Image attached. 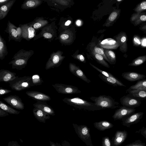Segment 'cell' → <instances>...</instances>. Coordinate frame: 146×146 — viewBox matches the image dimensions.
Segmentation results:
<instances>
[{
    "label": "cell",
    "mask_w": 146,
    "mask_h": 146,
    "mask_svg": "<svg viewBox=\"0 0 146 146\" xmlns=\"http://www.w3.org/2000/svg\"><path fill=\"white\" fill-rule=\"evenodd\" d=\"M34 53V51L32 50H28L21 49L14 54L12 60L9 64L11 65L12 69L21 70L25 67L28 60Z\"/></svg>",
    "instance_id": "obj_1"
},
{
    "label": "cell",
    "mask_w": 146,
    "mask_h": 146,
    "mask_svg": "<svg viewBox=\"0 0 146 146\" xmlns=\"http://www.w3.org/2000/svg\"><path fill=\"white\" fill-rule=\"evenodd\" d=\"M62 101L68 105L79 109L94 111L104 109L96 105L94 103L78 97L65 98L62 100Z\"/></svg>",
    "instance_id": "obj_2"
},
{
    "label": "cell",
    "mask_w": 146,
    "mask_h": 146,
    "mask_svg": "<svg viewBox=\"0 0 146 146\" xmlns=\"http://www.w3.org/2000/svg\"><path fill=\"white\" fill-rule=\"evenodd\" d=\"M57 28L56 25L55 21H53L48 24L40 30V32L33 38L35 40L41 38H43L48 41L51 42L57 38Z\"/></svg>",
    "instance_id": "obj_3"
},
{
    "label": "cell",
    "mask_w": 146,
    "mask_h": 146,
    "mask_svg": "<svg viewBox=\"0 0 146 146\" xmlns=\"http://www.w3.org/2000/svg\"><path fill=\"white\" fill-rule=\"evenodd\" d=\"M90 99L96 105L103 108L115 109L119 108V103L110 96L101 95L98 97H91Z\"/></svg>",
    "instance_id": "obj_4"
},
{
    "label": "cell",
    "mask_w": 146,
    "mask_h": 146,
    "mask_svg": "<svg viewBox=\"0 0 146 146\" xmlns=\"http://www.w3.org/2000/svg\"><path fill=\"white\" fill-rule=\"evenodd\" d=\"M9 86L13 90L19 91L33 86L31 77L25 76L19 77L8 83Z\"/></svg>",
    "instance_id": "obj_5"
},
{
    "label": "cell",
    "mask_w": 146,
    "mask_h": 146,
    "mask_svg": "<svg viewBox=\"0 0 146 146\" xmlns=\"http://www.w3.org/2000/svg\"><path fill=\"white\" fill-rule=\"evenodd\" d=\"M63 54V52L60 50L56 52H52L46 64V70H48L59 66L65 57L62 55Z\"/></svg>",
    "instance_id": "obj_6"
},
{
    "label": "cell",
    "mask_w": 146,
    "mask_h": 146,
    "mask_svg": "<svg viewBox=\"0 0 146 146\" xmlns=\"http://www.w3.org/2000/svg\"><path fill=\"white\" fill-rule=\"evenodd\" d=\"M52 86L58 93L66 94L80 93L81 92L78 88L72 85L61 83H56Z\"/></svg>",
    "instance_id": "obj_7"
},
{
    "label": "cell",
    "mask_w": 146,
    "mask_h": 146,
    "mask_svg": "<svg viewBox=\"0 0 146 146\" xmlns=\"http://www.w3.org/2000/svg\"><path fill=\"white\" fill-rule=\"evenodd\" d=\"M120 100L123 106L130 108L134 109L139 106L141 104L140 100L129 94L122 96L120 98Z\"/></svg>",
    "instance_id": "obj_8"
},
{
    "label": "cell",
    "mask_w": 146,
    "mask_h": 146,
    "mask_svg": "<svg viewBox=\"0 0 146 146\" xmlns=\"http://www.w3.org/2000/svg\"><path fill=\"white\" fill-rule=\"evenodd\" d=\"M22 30V38L29 41L34 38L36 35V31L31 26L29 23L19 25Z\"/></svg>",
    "instance_id": "obj_9"
},
{
    "label": "cell",
    "mask_w": 146,
    "mask_h": 146,
    "mask_svg": "<svg viewBox=\"0 0 146 146\" xmlns=\"http://www.w3.org/2000/svg\"><path fill=\"white\" fill-rule=\"evenodd\" d=\"M3 100L13 108L19 110H23L24 108L22 100L17 95H10L3 98Z\"/></svg>",
    "instance_id": "obj_10"
},
{
    "label": "cell",
    "mask_w": 146,
    "mask_h": 146,
    "mask_svg": "<svg viewBox=\"0 0 146 146\" xmlns=\"http://www.w3.org/2000/svg\"><path fill=\"white\" fill-rule=\"evenodd\" d=\"M135 110V109L120 106L115 111L112 117L115 119L120 120L134 113Z\"/></svg>",
    "instance_id": "obj_11"
},
{
    "label": "cell",
    "mask_w": 146,
    "mask_h": 146,
    "mask_svg": "<svg viewBox=\"0 0 146 146\" xmlns=\"http://www.w3.org/2000/svg\"><path fill=\"white\" fill-rule=\"evenodd\" d=\"M17 27L9 20L7 23V27L4 31L9 34L8 41L13 40L15 41L21 42V40L20 39L18 35L17 30Z\"/></svg>",
    "instance_id": "obj_12"
},
{
    "label": "cell",
    "mask_w": 146,
    "mask_h": 146,
    "mask_svg": "<svg viewBox=\"0 0 146 146\" xmlns=\"http://www.w3.org/2000/svg\"><path fill=\"white\" fill-rule=\"evenodd\" d=\"M115 38L119 45L120 50L122 52L126 53L128 49V38L126 33L121 32L115 36Z\"/></svg>",
    "instance_id": "obj_13"
},
{
    "label": "cell",
    "mask_w": 146,
    "mask_h": 146,
    "mask_svg": "<svg viewBox=\"0 0 146 146\" xmlns=\"http://www.w3.org/2000/svg\"><path fill=\"white\" fill-rule=\"evenodd\" d=\"M70 71L73 74L81 79L88 83L91 82L90 80L88 79L84 72L75 64L72 63H69V66Z\"/></svg>",
    "instance_id": "obj_14"
},
{
    "label": "cell",
    "mask_w": 146,
    "mask_h": 146,
    "mask_svg": "<svg viewBox=\"0 0 146 146\" xmlns=\"http://www.w3.org/2000/svg\"><path fill=\"white\" fill-rule=\"evenodd\" d=\"M143 114V112H139L134 113L129 115L124 119L123 125L127 127H129L131 125L139 121L142 118Z\"/></svg>",
    "instance_id": "obj_15"
},
{
    "label": "cell",
    "mask_w": 146,
    "mask_h": 146,
    "mask_svg": "<svg viewBox=\"0 0 146 146\" xmlns=\"http://www.w3.org/2000/svg\"><path fill=\"white\" fill-rule=\"evenodd\" d=\"M130 20L135 26L146 22V12L134 13L131 15Z\"/></svg>",
    "instance_id": "obj_16"
},
{
    "label": "cell",
    "mask_w": 146,
    "mask_h": 146,
    "mask_svg": "<svg viewBox=\"0 0 146 146\" xmlns=\"http://www.w3.org/2000/svg\"><path fill=\"white\" fill-rule=\"evenodd\" d=\"M73 39L72 32L70 30L66 29L60 33L55 40L58 39L61 43L66 45L70 43Z\"/></svg>",
    "instance_id": "obj_17"
},
{
    "label": "cell",
    "mask_w": 146,
    "mask_h": 146,
    "mask_svg": "<svg viewBox=\"0 0 146 146\" xmlns=\"http://www.w3.org/2000/svg\"><path fill=\"white\" fill-rule=\"evenodd\" d=\"M26 94L29 97L38 101L45 102L49 101L51 99L50 97L48 95L39 92L28 91L26 92Z\"/></svg>",
    "instance_id": "obj_18"
},
{
    "label": "cell",
    "mask_w": 146,
    "mask_h": 146,
    "mask_svg": "<svg viewBox=\"0 0 146 146\" xmlns=\"http://www.w3.org/2000/svg\"><path fill=\"white\" fill-rule=\"evenodd\" d=\"M29 23L37 32L49 24V22L43 17H36L33 21Z\"/></svg>",
    "instance_id": "obj_19"
},
{
    "label": "cell",
    "mask_w": 146,
    "mask_h": 146,
    "mask_svg": "<svg viewBox=\"0 0 146 146\" xmlns=\"http://www.w3.org/2000/svg\"><path fill=\"white\" fill-rule=\"evenodd\" d=\"M16 74L5 69L0 70V82H9L15 79L18 76H16Z\"/></svg>",
    "instance_id": "obj_20"
},
{
    "label": "cell",
    "mask_w": 146,
    "mask_h": 146,
    "mask_svg": "<svg viewBox=\"0 0 146 146\" xmlns=\"http://www.w3.org/2000/svg\"><path fill=\"white\" fill-rule=\"evenodd\" d=\"M121 76L125 79L131 82L144 80L146 77L144 74L134 72H124L122 74Z\"/></svg>",
    "instance_id": "obj_21"
},
{
    "label": "cell",
    "mask_w": 146,
    "mask_h": 146,
    "mask_svg": "<svg viewBox=\"0 0 146 146\" xmlns=\"http://www.w3.org/2000/svg\"><path fill=\"white\" fill-rule=\"evenodd\" d=\"M99 45L102 48L110 50L116 49L119 46L115 40L110 38L103 40L100 43Z\"/></svg>",
    "instance_id": "obj_22"
},
{
    "label": "cell",
    "mask_w": 146,
    "mask_h": 146,
    "mask_svg": "<svg viewBox=\"0 0 146 146\" xmlns=\"http://www.w3.org/2000/svg\"><path fill=\"white\" fill-rule=\"evenodd\" d=\"M98 76L104 82L113 86L126 87L125 85L114 76L106 77L100 74L98 75Z\"/></svg>",
    "instance_id": "obj_23"
},
{
    "label": "cell",
    "mask_w": 146,
    "mask_h": 146,
    "mask_svg": "<svg viewBox=\"0 0 146 146\" xmlns=\"http://www.w3.org/2000/svg\"><path fill=\"white\" fill-rule=\"evenodd\" d=\"M33 106L34 107L41 110L50 115H55L53 109L45 102L38 101L34 104Z\"/></svg>",
    "instance_id": "obj_24"
},
{
    "label": "cell",
    "mask_w": 146,
    "mask_h": 146,
    "mask_svg": "<svg viewBox=\"0 0 146 146\" xmlns=\"http://www.w3.org/2000/svg\"><path fill=\"white\" fill-rule=\"evenodd\" d=\"M42 0H26L22 4L21 8L24 10H28L37 7L42 3Z\"/></svg>",
    "instance_id": "obj_25"
},
{
    "label": "cell",
    "mask_w": 146,
    "mask_h": 146,
    "mask_svg": "<svg viewBox=\"0 0 146 146\" xmlns=\"http://www.w3.org/2000/svg\"><path fill=\"white\" fill-rule=\"evenodd\" d=\"M33 111L36 118L40 122L45 123L46 121L50 118L49 114L37 108L34 107Z\"/></svg>",
    "instance_id": "obj_26"
},
{
    "label": "cell",
    "mask_w": 146,
    "mask_h": 146,
    "mask_svg": "<svg viewBox=\"0 0 146 146\" xmlns=\"http://www.w3.org/2000/svg\"><path fill=\"white\" fill-rule=\"evenodd\" d=\"M16 0H11L6 4L2 5L0 8V20L4 18L7 15Z\"/></svg>",
    "instance_id": "obj_27"
},
{
    "label": "cell",
    "mask_w": 146,
    "mask_h": 146,
    "mask_svg": "<svg viewBox=\"0 0 146 146\" xmlns=\"http://www.w3.org/2000/svg\"><path fill=\"white\" fill-rule=\"evenodd\" d=\"M127 135V132L125 131H117L114 137V144L116 146L121 144L126 139Z\"/></svg>",
    "instance_id": "obj_28"
},
{
    "label": "cell",
    "mask_w": 146,
    "mask_h": 146,
    "mask_svg": "<svg viewBox=\"0 0 146 146\" xmlns=\"http://www.w3.org/2000/svg\"><path fill=\"white\" fill-rule=\"evenodd\" d=\"M127 92L129 93V95L140 100L146 99V90H130Z\"/></svg>",
    "instance_id": "obj_29"
},
{
    "label": "cell",
    "mask_w": 146,
    "mask_h": 146,
    "mask_svg": "<svg viewBox=\"0 0 146 146\" xmlns=\"http://www.w3.org/2000/svg\"><path fill=\"white\" fill-rule=\"evenodd\" d=\"M8 52L5 40L0 35V59L3 60L7 56Z\"/></svg>",
    "instance_id": "obj_30"
},
{
    "label": "cell",
    "mask_w": 146,
    "mask_h": 146,
    "mask_svg": "<svg viewBox=\"0 0 146 146\" xmlns=\"http://www.w3.org/2000/svg\"><path fill=\"white\" fill-rule=\"evenodd\" d=\"M120 13V10H115L113 11L107 20L105 26L109 27L112 25L119 17Z\"/></svg>",
    "instance_id": "obj_31"
},
{
    "label": "cell",
    "mask_w": 146,
    "mask_h": 146,
    "mask_svg": "<svg viewBox=\"0 0 146 146\" xmlns=\"http://www.w3.org/2000/svg\"><path fill=\"white\" fill-rule=\"evenodd\" d=\"M94 126L98 129L104 131L111 128L113 125L111 123L107 121H103L94 123Z\"/></svg>",
    "instance_id": "obj_32"
},
{
    "label": "cell",
    "mask_w": 146,
    "mask_h": 146,
    "mask_svg": "<svg viewBox=\"0 0 146 146\" xmlns=\"http://www.w3.org/2000/svg\"><path fill=\"white\" fill-rule=\"evenodd\" d=\"M137 90H146V79L138 81L135 84L131 86L126 91Z\"/></svg>",
    "instance_id": "obj_33"
},
{
    "label": "cell",
    "mask_w": 146,
    "mask_h": 146,
    "mask_svg": "<svg viewBox=\"0 0 146 146\" xmlns=\"http://www.w3.org/2000/svg\"><path fill=\"white\" fill-rule=\"evenodd\" d=\"M92 54L94 58L99 63L106 67L110 68L109 65L102 55L96 53L94 50L92 52Z\"/></svg>",
    "instance_id": "obj_34"
},
{
    "label": "cell",
    "mask_w": 146,
    "mask_h": 146,
    "mask_svg": "<svg viewBox=\"0 0 146 146\" xmlns=\"http://www.w3.org/2000/svg\"><path fill=\"white\" fill-rule=\"evenodd\" d=\"M104 51L109 63L112 64H115L116 62V57L115 53L111 50L108 49L104 50Z\"/></svg>",
    "instance_id": "obj_35"
},
{
    "label": "cell",
    "mask_w": 146,
    "mask_h": 146,
    "mask_svg": "<svg viewBox=\"0 0 146 146\" xmlns=\"http://www.w3.org/2000/svg\"><path fill=\"white\" fill-rule=\"evenodd\" d=\"M0 108L2 109L10 114L17 115L20 113V111L16 110L11 107L0 101Z\"/></svg>",
    "instance_id": "obj_36"
},
{
    "label": "cell",
    "mask_w": 146,
    "mask_h": 146,
    "mask_svg": "<svg viewBox=\"0 0 146 146\" xmlns=\"http://www.w3.org/2000/svg\"><path fill=\"white\" fill-rule=\"evenodd\" d=\"M78 131L80 137L84 139H87L90 136L88 129L86 126L82 125L78 128Z\"/></svg>",
    "instance_id": "obj_37"
},
{
    "label": "cell",
    "mask_w": 146,
    "mask_h": 146,
    "mask_svg": "<svg viewBox=\"0 0 146 146\" xmlns=\"http://www.w3.org/2000/svg\"><path fill=\"white\" fill-rule=\"evenodd\" d=\"M146 61V55L140 56L133 59L129 66H137L143 64Z\"/></svg>",
    "instance_id": "obj_38"
},
{
    "label": "cell",
    "mask_w": 146,
    "mask_h": 146,
    "mask_svg": "<svg viewBox=\"0 0 146 146\" xmlns=\"http://www.w3.org/2000/svg\"><path fill=\"white\" fill-rule=\"evenodd\" d=\"M31 77L33 86H39L41 85L44 82L42 78L38 74H35Z\"/></svg>",
    "instance_id": "obj_39"
},
{
    "label": "cell",
    "mask_w": 146,
    "mask_h": 146,
    "mask_svg": "<svg viewBox=\"0 0 146 146\" xmlns=\"http://www.w3.org/2000/svg\"><path fill=\"white\" fill-rule=\"evenodd\" d=\"M133 10L135 12H140L146 11V1H143L138 4Z\"/></svg>",
    "instance_id": "obj_40"
},
{
    "label": "cell",
    "mask_w": 146,
    "mask_h": 146,
    "mask_svg": "<svg viewBox=\"0 0 146 146\" xmlns=\"http://www.w3.org/2000/svg\"><path fill=\"white\" fill-rule=\"evenodd\" d=\"M132 42L134 46L136 47H140L141 46V40L138 35H135L132 39Z\"/></svg>",
    "instance_id": "obj_41"
},
{
    "label": "cell",
    "mask_w": 146,
    "mask_h": 146,
    "mask_svg": "<svg viewBox=\"0 0 146 146\" xmlns=\"http://www.w3.org/2000/svg\"><path fill=\"white\" fill-rule=\"evenodd\" d=\"M94 50L96 53L102 55L105 60L109 63V60L105 54L104 50L102 48L96 46L94 48Z\"/></svg>",
    "instance_id": "obj_42"
},
{
    "label": "cell",
    "mask_w": 146,
    "mask_h": 146,
    "mask_svg": "<svg viewBox=\"0 0 146 146\" xmlns=\"http://www.w3.org/2000/svg\"><path fill=\"white\" fill-rule=\"evenodd\" d=\"M90 65L92 67H93L95 69L97 70L99 72H100L101 74H102L103 75L105 76L106 77H109V76H111V77H113L114 76L113 75H112L109 72H108L106 71H103L97 67L96 66L94 65H93L91 63H90Z\"/></svg>",
    "instance_id": "obj_43"
},
{
    "label": "cell",
    "mask_w": 146,
    "mask_h": 146,
    "mask_svg": "<svg viewBox=\"0 0 146 146\" xmlns=\"http://www.w3.org/2000/svg\"><path fill=\"white\" fill-rule=\"evenodd\" d=\"M73 58L76 59L80 62L85 63L86 62V60L84 56L82 54H77L73 56Z\"/></svg>",
    "instance_id": "obj_44"
},
{
    "label": "cell",
    "mask_w": 146,
    "mask_h": 146,
    "mask_svg": "<svg viewBox=\"0 0 146 146\" xmlns=\"http://www.w3.org/2000/svg\"><path fill=\"white\" fill-rule=\"evenodd\" d=\"M103 146H111V144L109 138L108 137H105L103 139L102 141Z\"/></svg>",
    "instance_id": "obj_45"
},
{
    "label": "cell",
    "mask_w": 146,
    "mask_h": 146,
    "mask_svg": "<svg viewBox=\"0 0 146 146\" xmlns=\"http://www.w3.org/2000/svg\"><path fill=\"white\" fill-rule=\"evenodd\" d=\"M11 90L0 87V96L11 92Z\"/></svg>",
    "instance_id": "obj_46"
},
{
    "label": "cell",
    "mask_w": 146,
    "mask_h": 146,
    "mask_svg": "<svg viewBox=\"0 0 146 146\" xmlns=\"http://www.w3.org/2000/svg\"><path fill=\"white\" fill-rule=\"evenodd\" d=\"M125 146H145V144L141 141L135 142Z\"/></svg>",
    "instance_id": "obj_47"
},
{
    "label": "cell",
    "mask_w": 146,
    "mask_h": 146,
    "mask_svg": "<svg viewBox=\"0 0 146 146\" xmlns=\"http://www.w3.org/2000/svg\"><path fill=\"white\" fill-rule=\"evenodd\" d=\"M17 30L19 37L20 39L22 40V30L21 27L19 26L17 27Z\"/></svg>",
    "instance_id": "obj_48"
},
{
    "label": "cell",
    "mask_w": 146,
    "mask_h": 146,
    "mask_svg": "<svg viewBox=\"0 0 146 146\" xmlns=\"http://www.w3.org/2000/svg\"><path fill=\"white\" fill-rule=\"evenodd\" d=\"M9 115L8 112L0 108V117H5Z\"/></svg>",
    "instance_id": "obj_49"
},
{
    "label": "cell",
    "mask_w": 146,
    "mask_h": 146,
    "mask_svg": "<svg viewBox=\"0 0 146 146\" xmlns=\"http://www.w3.org/2000/svg\"><path fill=\"white\" fill-rule=\"evenodd\" d=\"M139 29L143 32L146 33V22L142 23Z\"/></svg>",
    "instance_id": "obj_50"
},
{
    "label": "cell",
    "mask_w": 146,
    "mask_h": 146,
    "mask_svg": "<svg viewBox=\"0 0 146 146\" xmlns=\"http://www.w3.org/2000/svg\"><path fill=\"white\" fill-rule=\"evenodd\" d=\"M8 146H20L16 141H12L9 142Z\"/></svg>",
    "instance_id": "obj_51"
},
{
    "label": "cell",
    "mask_w": 146,
    "mask_h": 146,
    "mask_svg": "<svg viewBox=\"0 0 146 146\" xmlns=\"http://www.w3.org/2000/svg\"><path fill=\"white\" fill-rule=\"evenodd\" d=\"M140 133L146 138V128H143L140 130Z\"/></svg>",
    "instance_id": "obj_52"
},
{
    "label": "cell",
    "mask_w": 146,
    "mask_h": 146,
    "mask_svg": "<svg viewBox=\"0 0 146 146\" xmlns=\"http://www.w3.org/2000/svg\"><path fill=\"white\" fill-rule=\"evenodd\" d=\"M11 0H0V7L3 5L9 2Z\"/></svg>",
    "instance_id": "obj_53"
},
{
    "label": "cell",
    "mask_w": 146,
    "mask_h": 146,
    "mask_svg": "<svg viewBox=\"0 0 146 146\" xmlns=\"http://www.w3.org/2000/svg\"><path fill=\"white\" fill-rule=\"evenodd\" d=\"M71 23V21L70 20H68L64 23V25L65 26H68L70 25Z\"/></svg>",
    "instance_id": "obj_54"
},
{
    "label": "cell",
    "mask_w": 146,
    "mask_h": 146,
    "mask_svg": "<svg viewBox=\"0 0 146 146\" xmlns=\"http://www.w3.org/2000/svg\"><path fill=\"white\" fill-rule=\"evenodd\" d=\"M82 24L81 21L80 20H77L76 22V25L78 26H80Z\"/></svg>",
    "instance_id": "obj_55"
},
{
    "label": "cell",
    "mask_w": 146,
    "mask_h": 146,
    "mask_svg": "<svg viewBox=\"0 0 146 146\" xmlns=\"http://www.w3.org/2000/svg\"><path fill=\"white\" fill-rule=\"evenodd\" d=\"M50 146H56L54 143L51 141H50Z\"/></svg>",
    "instance_id": "obj_56"
},
{
    "label": "cell",
    "mask_w": 146,
    "mask_h": 146,
    "mask_svg": "<svg viewBox=\"0 0 146 146\" xmlns=\"http://www.w3.org/2000/svg\"><path fill=\"white\" fill-rule=\"evenodd\" d=\"M117 1L118 2H120L123 1L122 0H117Z\"/></svg>",
    "instance_id": "obj_57"
}]
</instances>
